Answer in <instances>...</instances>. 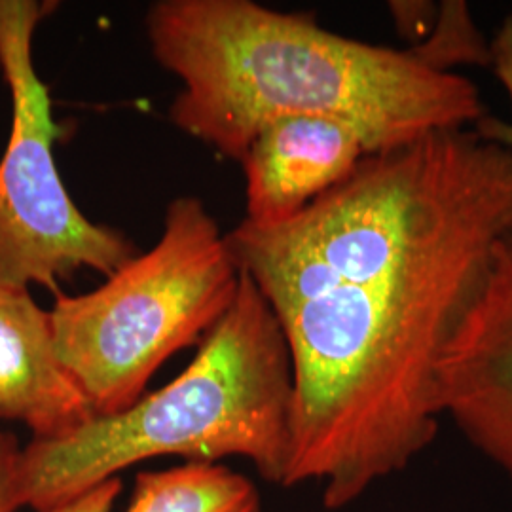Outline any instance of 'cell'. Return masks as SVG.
Masks as SVG:
<instances>
[{"label":"cell","mask_w":512,"mask_h":512,"mask_svg":"<svg viewBox=\"0 0 512 512\" xmlns=\"http://www.w3.org/2000/svg\"><path fill=\"white\" fill-rule=\"evenodd\" d=\"M512 236V150L475 128L366 156L293 219L226 234L293 366L283 486L327 511L439 435L440 365Z\"/></svg>","instance_id":"obj_1"},{"label":"cell","mask_w":512,"mask_h":512,"mask_svg":"<svg viewBox=\"0 0 512 512\" xmlns=\"http://www.w3.org/2000/svg\"><path fill=\"white\" fill-rule=\"evenodd\" d=\"M154 59L183 82L169 118L241 162L256 131L287 114L344 120L368 154L486 116L475 84L425 61L323 29L253 0H160L145 18Z\"/></svg>","instance_id":"obj_2"},{"label":"cell","mask_w":512,"mask_h":512,"mask_svg":"<svg viewBox=\"0 0 512 512\" xmlns=\"http://www.w3.org/2000/svg\"><path fill=\"white\" fill-rule=\"evenodd\" d=\"M293 418V366L274 311L241 272L232 308L194 361L128 410L95 416L71 435L31 440L21 454L23 507L54 509L156 458H241L283 486Z\"/></svg>","instance_id":"obj_3"},{"label":"cell","mask_w":512,"mask_h":512,"mask_svg":"<svg viewBox=\"0 0 512 512\" xmlns=\"http://www.w3.org/2000/svg\"><path fill=\"white\" fill-rule=\"evenodd\" d=\"M241 270L202 200L169 203L164 234L92 293L55 294V353L95 416L131 408L165 361L232 308Z\"/></svg>","instance_id":"obj_4"},{"label":"cell","mask_w":512,"mask_h":512,"mask_svg":"<svg viewBox=\"0 0 512 512\" xmlns=\"http://www.w3.org/2000/svg\"><path fill=\"white\" fill-rule=\"evenodd\" d=\"M57 6L52 0H0V69L12 97V129L0 158V285H40L55 294L80 270L110 277L139 255L124 232L93 222L76 207L55 164L59 128L33 42Z\"/></svg>","instance_id":"obj_5"},{"label":"cell","mask_w":512,"mask_h":512,"mask_svg":"<svg viewBox=\"0 0 512 512\" xmlns=\"http://www.w3.org/2000/svg\"><path fill=\"white\" fill-rule=\"evenodd\" d=\"M440 408L512 484V236L442 359Z\"/></svg>","instance_id":"obj_6"},{"label":"cell","mask_w":512,"mask_h":512,"mask_svg":"<svg viewBox=\"0 0 512 512\" xmlns=\"http://www.w3.org/2000/svg\"><path fill=\"white\" fill-rule=\"evenodd\" d=\"M368 154L363 135L344 120L287 114L256 131L239 164L245 171L247 219L274 226L346 181Z\"/></svg>","instance_id":"obj_7"},{"label":"cell","mask_w":512,"mask_h":512,"mask_svg":"<svg viewBox=\"0 0 512 512\" xmlns=\"http://www.w3.org/2000/svg\"><path fill=\"white\" fill-rule=\"evenodd\" d=\"M93 418L88 397L55 353L50 311L29 289L0 285V421L25 425L35 440H54Z\"/></svg>","instance_id":"obj_8"},{"label":"cell","mask_w":512,"mask_h":512,"mask_svg":"<svg viewBox=\"0 0 512 512\" xmlns=\"http://www.w3.org/2000/svg\"><path fill=\"white\" fill-rule=\"evenodd\" d=\"M126 512H264L255 482L220 463H183L135 476Z\"/></svg>","instance_id":"obj_9"},{"label":"cell","mask_w":512,"mask_h":512,"mask_svg":"<svg viewBox=\"0 0 512 512\" xmlns=\"http://www.w3.org/2000/svg\"><path fill=\"white\" fill-rule=\"evenodd\" d=\"M414 50L442 71H454L459 63L490 67V44L476 31L465 2H444L439 18L435 19L431 37L425 38Z\"/></svg>","instance_id":"obj_10"},{"label":"cell","mask_w":512,"mask_h":512,"mask_svg":"<svg viewBox=\"0 0 512 512\" xmlns=\"http://www.w3.org/2000/svg\"><path fill=\"white\" fill-rule=\"evenodd\" d=\"M490 67L494 69L497 80L505 88L512 105V14L501 21L494 40L490 42ZM473 128L486 139L495 141L512 150V124L503 120H495L492 116H484Z\"/></svg>","instance_id":"obj_11"},{"label":"cell","mask_w":512,"mask_h":512,"mask_svg":"<svg viewBox=\"0 0 512 512\" xmlns=\"http://www.w3.org/2000/svg\"><path fill=\"white\" fill-rule=\"evenodd\" d=\"M21 454L19 440L0 431V512H18L23 507Z\"/></svg>","instance_id":"obj_12"},{"label":"cell","mask_w":512,"mask_h":512,"mask_svg":"<svg viewBox=\"0 0 512 512\" xmlns=\"http://www.w3.org/2000/svg\"><path fill=\"white\" fill-rule=\"evenodd\" d=\"M124 492V482L120 476L109 478L88 490L86 494L78 495L67 503H61L54 509L44 512H112L116 501Z\"/></svg>","instance_id":"obj_13"}]
</instances>
